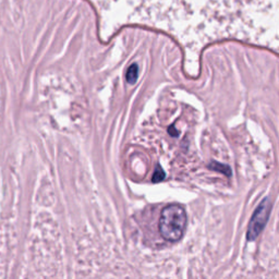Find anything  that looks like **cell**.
Listing matches in <instances>:
<instances>
[{
	"instance_id": "6da1fadb",
	"label": "cell",
	"mask_w": 279,
	"mask_h": 279,
	"mask_svg": "<svg viewBox=\"0 0 279 279\" xmlns=\"http://www.w3.org/2000/svg\"><path fill=\"white\" fill-rule=\"evenodd\" d=\"M187 226V213L179 204L167 205L161 211L159 218V232L165 240L179 241Z\"/></svg>"
},
{
	"instance_id": "7a4b0ae2",
	"label": "cell",
	"mask_w": 279,
	"mask_h": 279,
	"mask_svg": "<svg viewBox=\"0 0 279 279\" xmlns=\"http://www.w3.org/2000/svg\"><path fill=\"white\" fill-rule=\"evenodd\" d=\"M271 211V203L268 199L264 200L259 207L256 208L254 214L252 216L251 222L249 224V229H248V239L249 240H255L259 237V234L265 227L269 214Z\"/></svg>"
},
{
	"instance_id": "3957f363",
	"label": "cell",
	"mask_w": 279,
	"mask_h": 279,
	"mask_svg": "<svg viewBox=\"0 0 279 279\" xmlns=\"http://www.w3.org/2000/svg\"><path fill=\"white\" fill-rule=\"evenodd\" d=\"M137 72H138V69H137V65L133 64L131 65V68L129 69L128 71V75H127V79L130 83H134L136 79H137Z\"/></svg>"
},
{
	"instance_id": "277c9868",
	"label": "cell",
	"mask_w": 279,
	"mask_h": 279,
	"mask_svg": "<svg viewBox=\"0 0 279 279\" xmlns=\"http://www.w3.org/2000/svg\"><path fill=\"white\" fill-rule=\"evenodd\" d=\"M165 178V172L160 169V168H158V169L155 171V173H154V177H153V182H159Z\"/></svg>"
}]
</instances>
